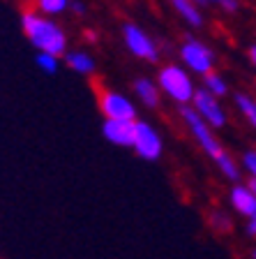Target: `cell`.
<instances>
[{
	"label": "cell",
	"instance_id": "obj_14",
	"mask_svg": "<svg viewBox=\"0 0 256 259\" xmlns=\"http://www.w3.org/2000/svg\"><path fill=\"white\" fill-rule=\"evenodd\" d=\"M72 0H32V7L46 16H60L70 10Z\"/></svg>",
	"mask_w": 256,
	"mask_h": 259
},
{
	"label": "cell",
	"instance_id": "obj_26",
	"mask_svg": "<svg viewBox=\"0 0 256 259\" xmlns=\"http://www.w3.org/2000/svg\"><path fill=\"white\" fill-rule=\"evenodd\" d=\"M251 259H256V250H251Z\"/></svg>",
	"mask_w": 256,
	"mask_h": 259
},
{
	"label": "cell",
	"instance_id": "obj_22",
	"mask_svg": "<svg viewBox=\"0 0 256 259\" xmlns=\"http://www.w3.org/2000/svg\"><path fill=\"white\" fill-rule=\"evenodd\" d=\"M247 236L256 238V218H249V220H247Z\"/></svg>",
	"mask_w": 256,
	"mask_h": 259
},
{
	"label": "cell",
	"instance_id": "obj_27",
	"mask_svg": "<svg viewBox=\"0 0 256 259\" xmlns=\"http://www.w3.org/2000/svg\"><path fill=\"white\" fill-rule=\"evenodd\" d=\"M213 3H215V5H217V3H219V0H210V5H213Z\"/></svg>",
	"mask_w": 256,
	"mask_h": 259
},
{
	"label": "cell",
	"instance_id": "obj_18",
	"mask_svg": "<svg viewBox=\"0 0 256 259\" xmlns=\"http://www.w3.org/2000/svg\"><path fill=\"white\" fill-rule=\"evenodd\" d=\"M210 225H213V229H217V232H231L233 222H231V218L226 215L224 210H215L213 215H210Z\"/></svg>",
	"mask_w": 256,
	"mask_h": 259
},
{
	"label": "cell",
	"instance_id": "obj_11",
	"mask_svg": "<svg viewBox=\"0 0 256 259\" xmlns=\"http://www.w3.org/2000/svg\"><path fill=\"white\" fill-rule=\"evenodd\" d=\"M134 95L139 97L141 102L150 109H157L160 107V95H162V88L157 81H152L150 76H139L134 81Z\"/></svg>",
	"mask_w": 256,
	"mask_h": 259
},
{
	"label": "cell",
	"instance_id": "obj_8",
	"mask_svg": "<svg viewBox=\"0 0 256 259\" xmlns=\"http://www.w3.org/2000/svg\"><path fill=\"white\" fill-rule=\"evenodd\" d=\"M192 107L196 109V111L201 113V118L208 120L215 130H222L226 125V120H229L226 118L224 107L219 104V97H215L213 93L206 91V88H196L194 100H192Z\"/></svg>",
	"mask_w": 256,
	"mask_h": 259
},
{
	"label": "cell",
	"instance_id": "obj_23",
	"mask_svg": "<svg viewBox=\"0 0 256 259\" xmlns=\"http://www.w3.org/2000/svg\"><path fill=\"white\" fill-rule=\"evenodd\" d=\"M247 56H249V63L256 67V44H251V47H249V51H247Z\"/></svg>",
	"mask_w": 256,
	"mask_h": 259
},
{
	"label": "cell",
	"instance_id": "obj_7",
	"mask_svg": "<svg viewBox=\"0 0 256 259\" xmlns=\"http://www.w3.org/2000/svg\"><path fill=\"white\" fill-rule=\"evenodd\" d=\"M99 109L104 113V118H116V120H136L139 111L136 104L129 100L127 95L118 91H104L99 95Z\"/></svg>",
	"mask_w": 256,
	"mask_h": 259
},
{
	"label": "cell",
	"instance_id": "obj_6",
	"mask_svg": "<svg viewBox=\"0 0 256 259\" xmlns=\"http://www.w3.org/2000/svg\"><path fill=\"white\" fill-rule=\"evenodd\" d=\"M132 148L141 160L155 162L164 153V141H162L160 132L145 120H136V132H134V144Z\"/></svg>",
	"mask_w": 256,
	"mask_h": 259
},
{
	"label": "cell",
	"instance_id": "obj_10",
	"mask_svg": "<svg viewBox=\"0 0 256 259\" xmlns=\"http://www.w3.org/2000/svg\"><path fill=\"white\" fill-rule=\"evenodd\" d=\"M229 199H231V206H233V210L238 215L247 218V220H249V218H256V194L247 188V183L245 185L235 183L233 190H231Z\"/></svg>",
	"mask_w": 256,
	"mask_h": 259
},
{
	"label": "cell",
	"instance_id": "obj_4",
	"mask_svg": "<svg viewBox=\"0 0 256 259\" xmlns=\"http://www.w3.org/2000/svg\"><path fill=\"white\" fill-rule=\"evenodd\" d=\"M180 60L187 70L192 74L206 76L210 72H215V54L208 44H203L201 39L196 37H187L185 42L180 44Z\"/></svg>",
	"mask_w": 256,
	"mask_h": 259
},
{
	"label": "cell",
	"instance_id": "obj_9",
	"mask_svg": "<svg viewBox=\"0 0 256 259\" xmlns=\"http://www.w3.org/2000/svg\"><path fill=\"white\" fill-rule=\"evenodd\" d=\"M134 132H136V120H116V118H104L101 125V135L104 139L111 141L116 146H125L132 148L134 144Z\"/></svg>",
	"mask_w": 256,
	"mask_h": 259
},
{
	"label": "cell",
	"instance_id": "obj_19",
	"mask_svg": "<svg viewBox=\"0 0 256 259\" xmlns=\"http://www.w3.org/2000/svg\"><path fill=\"white\" fill-rule=\"evenodd\" d=\"M242 169H245L249 176L256 178V151H245L242 153Z\"/></svg>",
	"mask_w": 256,
	"mask_h": 259
},
{
	"label": "cell",
	"instance_id": "obj_16",
	"mask_svg": "<svg viewBox=\"0 0 256 259\" xmlns=\"http://www.w3.org/2000/svg\"><path fill=\"white\" fill-rule=\"evenodd\" d=\"M235 107L240 109L245 120L256 130V100L254 97H249L247 93H238V95H235Z\"/></svg>",
	"mask_w": 256,
	"mask_h": 259
},
{
	"label": "cell",
	"instance_id": "obj_3",
	"mask_svg": "<svg viewBox=\"0 0 256 259\" xmlns=\"http://www.w3.org/2000/svg\"><path fill=\"white\" fill-rule=\"evenodd\" d=\"M157 83H160L162 93L169 95L171 100L178 102L180 107L182 104H192L196 86H194V79L185 65L169 63V65H164V67H160V72H157Z\"/></svg>",
	"mask_w": 256,
	"mask_h": 259
},
{
	"label": "cell",
	"instance_id": "obj_2",
	"mask_svg": "<svg viewBox=\"0 0 256 259\" xmlns=\"http://www.w3.org/2000/svg\"><path fill=\"white\" fill-rule=\"evenodd\" d=\"M21 30L35 51H46L60 58L70 51V37L56 16H46L35 7L21 12Z\"/></svg>",
	"mask_w": 256,
	"mask_h": 259
},
{
	"label": "cell",
	"instance_id": "obj_13",
	"mask_svg": "<svg viewBox=\"0 0 256 259\" xmlns=\"http://www.w3.org/2000/svg\"><path fill=\"white\" fill-rule=\"evenodd\" d=\"M169 5L176 10V14L180 16L187 26H192V28H201L203 26L201 5H196L194 0H169Z\"/></svg>",
	"mask_w": 256,
	"mask_h": 259
},
{
	"label": "cell",
	"instance_id": "obj_12",
	"mask_svg": "<svg viewBox=\"0 0 256 259\" xmlns=\"http://www.w3.org/2000/svg\"><path fill=\"white\" fill-rule=\"evenodd\" d=\"M63 63L67 65L72 72H76V74H81V76H90L97 67L95 58H92L88 51H81V49H72V51H67V54L63 56Z\"/></svg>",
	"mask_w": 256,
	"mask_h": 259
},
{
	"label": "cell",
	"instance_id": "obj_1",
	"mask_svg": "<svg viewBox=\"0 0 256 259\" xmlns=\"http://www.w3.org/2000/svg\"><path fill=\"white\" fill-rule=\"evenodd\" d=\"M180 116L185 120V125L189 127L194 141L201 146V151L210 157V160L217 164V169L222 171V176H226L229 181L238 183L240 181V169H238V162L224 151V146L219 144L217 135H215V127L208 120L201 118V113L192 107V104H182L180 107Z\"/></svg>",
	"mask_w": 256,
	"mask_h": 259
},
{
	"label": "cell",
	"instance_id": "obj_17",
	"mask_svg": "<svg viewBox=\"0 0 256 259\" xmlns=\"http://www.w3.org/2000/svg\"><path fill=\"white\" fill-rule=\"evenodd\" d=\"M35 65L44 74H56L60 67V56H54V54H46V51H37L35 56Z\"/></svg>",
	"mask_w": 256,
	"mask_h": 259
},
{
	"label": "cell",
	"instance_id": "obj_5",
	"mask_svg": "<svg viewBox=\"0 0 256 259\" xmlns=\"http://www.w3.org/2000/svg\"><path fill=\"white\" fill-rule=\"evenodd\" d=\"M123 42L129 54L136 56L139 60H145V63H157L160 60V47H157V42L141 26H136V23H132V21L123 23Z\"/></svg>",
	"mask_w": 256,
	"mask_h": 259
},
{
	"label": "cell",
	"instance_id": "obj_25",
	"mask_svg": "<svg viewBox=\"0 0 256 259\" xmlns=\"http://www.w3.org/2000/svg\"><path fill=\"white\" fill-rule=\"evenodd\" d=\"M196 5H201V7H206V5H210V0H194Z\"/></svg>",
	"mask_w": 256,
	"mask_h": 259
},
{
	"label": "cell",
	"instance_id": "obj_21",
	"mask_svg": "<svg viewBox=\"0 0 256 259\" xmlns=\"http://www.w3.org/2000/svg\"><path fill=\"white\" fill-rule=\"evenodd\" d=\"M217 5L222 7V10H224V12H238V7H240V3H238V0H219Z\"/></svg>",
	"mask_w": 256,
	"mask_h": 259
},
{
	"label": "cell",
	"instance_id": "obj_15",
	"mask_svg": "<svg viewBox=\"0 0 256 259\" xmlns=\"http://www.w3.org/2000/svg\"><path fill=\"white\" fill-rule=\"evenodd\" d=\"M203 88L210 91L215 97H219V100L229 95V83H226V79L222 74H217V72H210V74L203 76Z\"/></svg>",
	"mask_w": 256,
	"mask_h": 259
},
{
	"label": "cell",
	"instance_id": "obj_20",
	"mask_svg": "<svg viewBox=\"0 0 256 259\" xmlns=\"http://www.w3.org/2000/svg\"><path fill=\"white\" fill-rule=\"evenodd\" d=\"M70 10H72V14H76V16H85L88 7H85L83 0H72V3H70Z\"/></svg>",
	"mask_w": 256,
	"mask_h": 259
},
{
	"label": "cell",
	"instance_id": "obj_24",
	"mask_svg": "<svg viewBox=\"0 0 256 259\" xmlns=\"http://www.w3.org/2000/svg\"><path fill=\"white\" fill-rule=\"evenodd\" d=\"M247 188H249L251 192L256 194V178H254V176H249V178H247Z\"/></svg>",
	"mask_w": 256,
	"mask_h": 259
}]
</instances>
